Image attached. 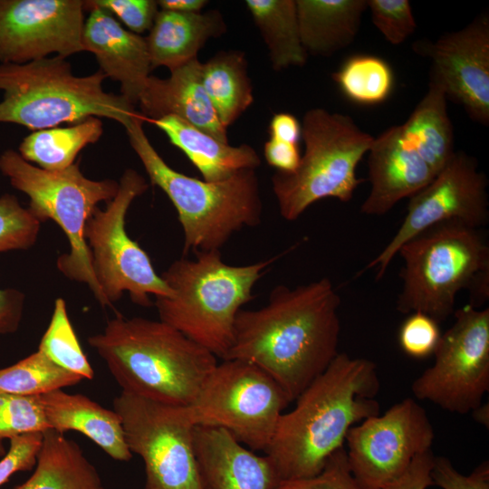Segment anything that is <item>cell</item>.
Here are the masks:
<instances>
[{
	"mask_svg": "<svg viewBox=\"0 0 489 489\" xmlns=\"http://www.w3.org/2000/svg\"><path fill=\"white\" fill-rule=\"evenodd\" d=\"M340 305V298L327 277L294 288L279 284L264 306L237 313L224 360L257 366L292 402L339 353Z\"/></svg>",
	"mask_w": 489,
	"mask_h": 489,
	"instance_id": "obj_1",
	"label": "cell"
},
{
	"mask_svg": "<svg viewBox=\"0 0 489 489\" xmlns=\"http://www.w3.org/2000/svg\"><path fill=\"white\" fill-rule=\"evenodd\" d=\"M376 364L339 352L283 413L264 451L279 482L317 475L349 429L379 414Z\"/></svg>",
	"mask_w": 489,
	"mask_h": 489,
	"instance_id": "obj_2",
	"label": "cell"
},
{
	"mask_svg": "<svg viewBox=\"0 0 489 489\" xmlns=\"http://www.w3.org/2000/svg\"><path fill=\"white\" fill-rule=\"evenodd\" d=\"M88 343L121 391L175 406H188L218 363L214 354L160 320L118 315Z\"/></svg>",
	"mask_w": 489,
	"mask_h": 489,
	"instance_id": "obj_3",
	"label": "cell"
},
{
	"mask_svg": "<svg viewBox=\"0 0 489 489\" xmlns=\"http://www.w3.org/2000/svg\"><path fill=\"white\" fill-rule=\"evenodd\" d=\"M140 115L126 127L129 144L152 185L175 206L184 234V254L220 249L234 234L262 222L263 202L255 169L209 182L184 175L161 158L147 137Z\"/></svg>",
	"mask_w": 489,
	"mask_h": 489,
	"instance_id": "obj_4",
	"label": "cell"
},
{
	"mask_svg": "<svg viewBox=\"0 0 489 489\" xmlns=\"http://www.w3.org/2000/svg\"><path fill=\"white\" fill-rule=\"evenodd\" d=\"M195 254L175 260L160 274L172 295L157 297L154 304L161 321L224 360L236 315L254 298L255 283L273 259L232 265L220 251Z\"/></svg>",
	"mask_w": 489,
	"mask_h": 489,
	"instance_id": "obj_5",
	"label": "cell"
},
{
	"mask_svg": "<svg viewBox=\"0 0 489 489\" xmlns=\"http://www.w3.org/2000/svg\"><path fill=\"white\" fill-rule=\"evenodd\" d=\"M101 71L73 74L67 59L52 56L26 63H0V123L33 131L90 117L115 120L124 128L140 112L122 95L107 92Z\"/></svg>",
	"mask_w": 489,
	"mask_h": 489,
	"instance_id": "obj_6",
	"label": "cell"
},
{
	"mask_svg": "<svg viewBox=\"0 0 489 489\" xmlns=\"http://www.w3.org/2000/svg\"><path fill=\"white\" fill-rule=\"evenodd\" d=\"M0 172L28 197V209L41 223L51 219L64 232L69 252L58 257V270L72 281L86 283L98 302L110 307L93 273L84 229L98 204L116 196L119 182L88 178L78 163L62 170L43 169L12 149L0 155Z\"/></svg>",
	"mask_w": 489,
	"mask_h": 489,
	"instance_id": "obj_7",
	"label": "cell"
},
{
	"mask_svg": "<svg viewBox=\"0 0 489 489\" xmlns=\"http://www.w3.org/2000/svg\"><path fill=\"white\" fill-rule=\"evenodd\" d=\"M301 138L305 149L297 168L271 177L280 215L287 221L323 198L350 201L365 181L357 177V167L374 140L350 116L322 108L304 113Z\"/></svg>",
	"mask_w": 489,
	"mask_h": 489,
	"instance_id": "obj_8",
	"label": "cell"
},
{
	"mask_svg": "<svg viewBox=\"0 0 489 489\" xmlns=\"http://www.w3.org/2000/svg\"><path fill=\"white\" fill-rule=\"evenodd\" d=\"M403 260L401 313L423 312L438 323L455 312L457 293L489 267V245L477 228L461 224L436 225L398 249Z\"/></svg>",
	"mask_w": 489,
	"mask_h": 489,
	"instance_id": "obj_9",
	"label": "cell"
},
{
	"mask_svg": "<svg viewBox=\"0 0 489 489\" xmlns=\"http://www.w3.org/2000/svg\"><path fill=\"white\" fill-rule=\"evenodd\" d=\"M291 400L283 388L257 366L222 360L186 406L194 426L221 427L252 451H265Z\"/></svg>",
	"mask_w": 489,
	"mask_h": 489,
	"instance_id": "obj_10",
	"label": "cell"
},
{
	"mask_svg": "<svg viewBox=\"0 0 489 489\" xmlns=\"http://www.w3.org/2000/svg\"><path fill=\"white\" fill-rule=\"evenodd\" d=\"M149 188L146 179L126 169L116 196L105 209L96 208L87 220L84 237L91 252L95 278L110 307L128 292L132 302L149 307L150 296L169 297L172 291L158 275L148 254L125 228L128 210Z\"/></svg>",
	"mask_w": 489,
	"mask_h": 489,
	"instance_id": "obj_11",
	"label": "cell"
},
{
	"mask_svg": "<svg viewBox=\"0 0 489 489\" xmlns=\"http://www.w3.org/2000/svg\"><path fill=\"white\" fill-rule=\"evenodd\" d=\"M127 445L145 466L144 489H203L186 407L121 391L113 400Z\"/></svg>",
	"mask_w": 489,
	"mask_h": 489,
	"instance_id": "obj_12",
	"label": "cell"
},
{
	"mask_svg": "<svg viewBox=\"0 0 489 489\" xmlns=\"http://www.w3.org/2000/svg\"><path fill=\"white\" fill-rule=\"evenodd\" d=\"M441 334L435 362L411 385L414 396L456 414L478 408L489 390V309L465 305Z\"/></svg>",
	"mask_w": 489,
	"mask_h": 489,
	"instance_id": "obj_13",
	"label": "cell"
},
{
	"mask_svg": "<svg viewBox=\"0 0 489 489\" xmlns=\"http://www.w3.org/2000/svg\"><path fill=\"white\" fill-rule=\"evenodd\" d=\"M488 179L476 158L463 150L454 153L433 180L409 197L407 214L397 233L367 265L380 280L398 249L427 228L455 223L473 228L489 221Z\"/></svg>",
	"mask_w": 489,
	"mask_h": 489,
	"instance_id": "obj_14",
	"label": "cell"
},
{
	"mask_svg": "<svg viewBox=\"0 0 489 489\" xmlns=\"http://www.w3.org/2000/svg\"><path fill=\"white\" fill-rule=\"evenodd\" d=\"M435 439L427 411L407 398L383 415L351 427L347 435V459L361 489H381L398 479L413 458L431 449Z\"/></svg>",
	"mask_w": 489,
	"mask_h": 489,
	"instance_id": "obj_15",
	"label": "cell"
},
{
	"mask_svg": "<svg viewBox=\"0 0 489 489\" xmlns=\"http://www.w3.org/2000/svg\"><path fill=\"white\" fill-rule=\"evenodd\" d=\"M85 1L0 0V63L84 52Z\"/></svg>",
	"mask_w": 489,
	"mask_h": 489,
	"instance_id": "obj_16",
	"label": "cell"
},
{
	"mask_svg": "<svg viewBox=\"0 0 489 489\" xmlns=\"http://www.w3.org/2000/svg\"><path fill=\"white\" fill-rule=\"evenodd\" d=\"M412 50L431 60L429 78L469 119L489 125V15L484 12L464 28L436 41L418 40Z\"/></svg>",
	"mask_w": 489,
	"mask_h": 489,
	"instance_id": "obj_17",
	"label": "cell"
},
{
	"mask_svg": "<svg viewBox=\"0 0 489 489\" xmlns=\"http://www.w3.org/2000/svg\"><path fill=\"white\" fill-rule=\"evenodd\" d=\"M90 12L82 32L84 52L91 53L107 78L120 86V95L134 106L150 76L146 37L126 30L106 10L85 1Z\"/></svg>",
	"mask_w": 489,
	"mask_h": 489,
	"instance_id": "obj_18",
	"label": "cell"
},
{
	"mask_svg": "<svg viewBox=\"0 0 489 489\" xmlns=\"http://www.w3.org/2000/svg\"><path fill=\"white\" fill-rule=\"evenodd\" d=\"M370 190L360 206L367 216H382L405 197H411L435 177L436 174L419 154L405 140L400 127L387 129L368 151Z\"/></svg>",
	"mask_w": 489,
	"mask_h": 489,
	"instance_id": "obj_19",
	"label": "cell"
},
{
	"mask_svg": "<svg viewBox=\"0 0 489 489\" xmlns=\"http://www.w3.org/2000/svg\"><path fill=\"white\" fill-rule=\"evenodd\" d=\"M194 447L203 489H274L280 483L265 455L224 428L195 426Z\"/></svg>",
	"mask_w": 489,
	"mask_h": 489,
	"instance_id": "obj_20",
	"label": "cell"
},
{
	"mask_svg": "<svg viewBox=\"0 0 489 489\" xmlns=\"http://www.w3.org/2000/svg\"><path fill=\"white\" fill-rule=\"evenodd\" d=\"M138 105L146 121L173 115L228 143L221 124L202 84L201 62L197 58L174 69L168 78L150 75Z\"/></svg>",
	"mask_w": 489,
	"mask_h": 489,
	"instance_id": "obj_21",
	"label": "cell"
},
{
	"mask_svg": "<svg viewBox=\"0 0 489 489\" xmlns=\"http://www.w3.org/2000/svg\"><path fill=\"white\" fill-rule=\"evenodd\" d=\"M50 429L75 430L89 437L110 457L129 461L132 453L120 416L81 394L55 389L39 395Z\"/></svg>",
	"mask_w": 489,
	"mask_h": 489,
	"instance_id": "obj_22",
	"label": "cell"
},
{
	"mask_svg": "<svg viewBox=\"0 0 489 489\" xmlns=\"http://www.w3.org/2000/svg\"><path fill=\"white\" fill-rule=\"evenodd\" d=\"M226 31L218 10L205 13L158 12L146 37L151 70L164 66L170 72L197 58L198 52L211 38Z\"/></svg>",
	"mask_w": 489,
	"mask_h": 489,
	"instance_id": "obj_23",
	"label": "cell"
},
{
	"mask_svg": "<svg viewBox=\"0 0 489 489\" xmlns=\"http://www.w3.org/2000/svg\"><path fill=\"white\" fill-rule=\"evenodd\" d=\"M152 123L185 153L206 181H222L239 170L256 169L261 165L251 146L224 143L177 116H165Z\"/></svg>",
	"mask_w": 489,
	"mask_h": 489,
	"instance_id": "obj_24",
	"label": "cell"
},
{
	"mask_svg": "<svg viewBox=\"0 0 489 489\" xmlns=\"http://www.w3.org/2000/svg\"><path fill=\"white\" fill-rule=\"evenodd\" d=\"M306 53L329 57L355 40L367 0H295Z\"/></svg>",
	"mask_w": 489,
	"mask_h": 489,
	"instance_id": "obj_25",
	"label": "cell"
},
{
	"mask_svg": "<svg viewBox=\"0 0 489 489\" xmlns=\"http://www.w3.org/2000/svg\"><path fill=\"white\" fill-rule=\"evenodd\" d=\"M14 489H105L80 446L53 429L43 432L33 475Z\"/></svg>",
	"mask_w": 489,
	"mask_h": 489,
	"instance_id": "obj_26",
	"label": "cell"
},
{
	"mask_svg": "<svg viewBox=\"0 0 489 489\" xmlns=\"http://www.w3.org/2000/svg\"><path fill=\"white\" fill-rule=\"evenodd\" d=\"M446 101L444 89L429 78L427 92L407 121L399 125L405 140L436 175L456 151Z\"/></svg>",
	"mask_w": 489,
	"mask_h": 489,
	"instance_id": "obj_27",
	"label": "cell"
},
{
	"mask_svg": "<svg viewBox=\"0 0 489 489\" xmlns=\"http://www.w3.org/2000/svg\"><path fill=\"white\" fill-rule=\"evenodd\" d=\"M201 81L225 129L254 102L253 85L243 52L221 51L206 62H201Z\"/></svg>",
	"mask_w": 489,
	"mask_h": 489,
	"instance_id": "obj_28",
	"label": "cell"
},
{
	"mask_svg": "<svg viewBox=\"0 0 489 489\" xmlns=\"http://www.w3.org/2000/svg\"><path fill=\"white\" fill-rule=\"evenodd\" d=\"M245 5L268 49L274 71L302 67V46L295 0H246Z\"/></svg>",
	"mask_w": 489,
	"mask_h": 489,
	"instance_id": "obj_29",
	"label": "cell"
},
{
	"mask_svg": "<svg viewBox=\"0 0 489 489\" xmlns=\"http://www.w3.org/2000/svg\"><path fill=\"white\" fill-rule=\"evenodd\" d=\"M103 134L100 118L90 117L66 127L33 131L23 139L17 152L26 161L47 170H62L75 163L81 150Z\"/></svg>",
	"mask_w": 489,
	"mask_h": 489,
	"instance_id": "obj_30",
	"label": "cell"
},
{
	"mask_svg": "<svg viewBox=\"0 0 489 489\" xmlns=\"http://www.w3.org/2000/svg\"><path fill=\"white\" fill-rule=\"evenodd\" d=\"M331 78L347 98L363 105H376L386 101L394 84L389 64L370 54L350 57Z\"/></svg>",
	"mask_w": 489,
	"mask_h": 489,
	"instance_id": "obj_31",
	"label": "cell"
},
{
	"mask_svg": "<svg viewBox=\"0 0 489 489\" xmlns=\"http://www.w3.org/2000/svg\"><path fill=\"white\" fill-rule=\"evenodd\" d=\"M82 379L37 350L15 364L0 369V393L39 396L76 385Z\"/></svg>",
	"mask_w": 489,
	"mask_h": 489,
	"instance_id": "obj_32",
	"label": "cell"
},
{
	"mask_svg": "<svg viewBox=\"0 0 489 489\" xmlns=\"http://www.w3.org/2000/svg\"><path fill=\"white\" fill-rule=\"evenodd\" d=\"M38 350L59 367L82 379L93 378V369L81 347L62 298H57L54 302L51 321L40 340Z\"/></svg>",
	"mask_w": 489,
	"mask_h": 489,
	"instance_id": "obj_33",
	"label": "cell"
},
{
	"mask_svg": "<svg viewBox=\"0 0 489 489\" xmlns=\"http://www.w3.org/2000/svg\"><path fill=\"white\" fill-rule=\"evenodd\" d=\"M50 429L39 396L0 393V438Z\"/></svg>",
	"mask_w": 489,
	"mask_h": 489,
	"instance_id": "obj_34",
	"label": "cell"
},
{
	"mask_svg": "<svg viewBox=\"0 0 489 489\" xmlns=\"http://www.w3.org/2000/svg\"><path fill=\"white\" fill-rule=\"evenodd\" d=\"M41 222L11 194L0 196V253L27 250L36 242Z\"/></svg>",
	"mask_w": 489,
	"mask_h": 489,
	"instance_id": "obj_35",
	"label": "cell"
},
{
	"mask_svg": "<svg viewBox=\"0 0 489 489\" xmlns=\"http://www.w3.org/2000/svg\"><path fill=\"white\" fill-rule=\"evenodd\" d=\"M372 23L391 44L398 45L417 28L408 0H367Z\"/></svg>",
	"mask_w": 489,
	"mask_h": 489,
	"instance_id": "obj_36",
	"label": "cell"
},
{
	"mask_svg": "<svg viewBox=\"0 0 489 489\" xmlns=\"http://www.w3.org/2000/svg\"><path fill=\"white\" fill-rule=\"evenodd\" d=\"M274 489H361L354 479L344 447L336 450L315 475L280 482Z\"/></svg>",
	"mask_w": 489,
	"mask_h": 489,
	"instance_id": "obj_37",
	"label": "cell"
},
{
	"mask_svg": "<svg viewBox=\"0 0 489 489\" xmlns=\"http://www.w3.org/2000/svg\"><path fill=\"white\" fill-rule=\"evenodd\" d=\"M441 334L436 321L423 312H415L400 326L398 342L407 355L424 359L434 353Z\"/></svg>",
	"mask_w": 489,
	"mask_h": 489,
	"instance_id": "obj_38",
	"label": "cell"
},
{
	"mask_svg": "<svg viewBox=\"0 0 489 489\" xmlns=\"http://www.w3.org/2000/svg\"><path fill=\"white\" fill-rule=\"evenodd\" d=\"M91 4L106 10L126 25L130 32L141 34L149 31L158 14L155 0H89Z\"/></svg>",
	"mask_w": 489,
	"mask_h": 489,
	"instance_id": "obj_39",
	"label": "cell"
},
{
	"mask_svg": "<svg viewBox=\"0 0 489 489\" xmlns=\"http://www.w3.org/2000/svg\"><path fill=\"white\" fill-rule=\"evenodd\" d=\"M433 485L442 489H489V464L483 462L467 475L459 473L449 458L435 456L431 469Z\"/></svg>",
	"mask_w": 489,
	"mask_h": 489,
	"instance_id": "obj_40",
	"label": "cell"
},
{
	"mask_svg": "<svg viewBox=\"0 0 489 489\" xmlns=\"http://www.w3.org/2000/svg\"><path fill=\"white\" fill-rule=\"evenodd\" d=\"M42 442V432L10 438L9 449L0 460V485L14 473L29 471L35 466Z\"/></svg>",
	"mask_w": 489,
	"mask_h": 489,
	"instance_id": "obj_41",
	"label": "cell"
},
{
	"mask_svg": "<svg viewBox=\"0 0 489 489\" xmlns=\"http://www.w3.org/2000/svg\"><path fill=\"white\" fill-rule=\"evenodd\" d=\"M434 457L431 449L416 455L398 479L381 489H427L433 485L431 469Z\"/></svg>",
	"mask_w": 489,
	"mask_h": 489,
	"instance_id": "obj_42",
	"label": "cell"
},
{
	"mask_svg": "<svg viewBox=\"0 0 489 489\" xmlns=\"http://www.w3.org/2000/svg\"><path fill=\"white\" fill-rule=\"evenodd\" d=\"M264 156L269 166L284 173L293 172L301 160L299 144L271 137L264 143Z\"/></svg>",
	"mask_w": 489,
	"mask_h": 489,
	"instance_id": "obj_43",
	"label": "cell"
},
{
	"mask_svg": "<svg viewBox=\"0 0 489 489\" xmlns=\"http://www.w3.org/2000/svg\"><path fill=\"white\" fill-rule=\"evenodd\" d=\"M25 295L14 288H0V335L14 332L20 324Z\"/></svg>",
	"mask_w": 489,
	"mask_h": 489,
	"instance_id": "obj_44",
	"label": "cell"
},
{
	"mask_svg": "<svg viewBox=\"0 0 489 489\" xmlns=\"http://www.w3.org/2000/svg\"><path fill=\"white\" fill-rule=\"evenodd\" d=\"M269 134L271 138L299 144L301 123L289 112L275 113L269 124Z\"/></svg>",
	"mask_w": 489,
	"mask_h": 489,
	"instance_id": "obj_45",
	"label": "cell"
},
{
	"mask_svg": "<svg viewBox=\"0 0 489 489\" xmlns=\"http://www.w3.org/2000/svg\"><path fill=\"white\" fill-rule=\"evenodd\" d=\"M466 289L469 292L468 305L479 309L485 303L489 298V267L479 271Z\"/></svg>",
	"mask_w": 489,
	"mask_h": 489,
	"instance_id": "obj_46",
	"label": "cell"
},
{
	"mask_svg": "<svg viewBox=\"0 0 489 489\" xmlns=\"http://www.w3.org/2000/svg\"><path fill=\"white\" fill-rule=\"evenodd\" d=\"M160 10L180 13H198L207 5L206 0H158Z\"/></svg>",
	"mask_w": 489,
	"mask_h": 489,
	"instance_id": "obj_47",
	"label": "cell"
},
{
	"mask_svg": "<svg viewBox=\"0 0 489 489\" xmlns=\"http://www.w3.org/2000/svg\"><path fill=\"white\" fill-rule=\"evenodd\" d=\"M473 414L474 419L482 424L483 426L488 427L489 426V410L488 404H481L478 408L471 411Z\"/></svg>",
	"mask_w": 489,
	"mask_h": 489,
	"instance_id": "obj_48",
	"label": "cell"
},
{
	"mask_svg": "<svg viewBox=\"0 0 489 489\" xmlns=\"http://www.w3.org/2000/svg\"><path fill=\"white\" fill-rule=\"evenodd\" d=\"M3 439L0 438V456H4L5 455V450L2 442Z\"/></svg>",
	"mask_w": 489,
	"mask_h": 489,
	"instance_id": "obj_49",
	"label": "cell"
}]
</instances>
